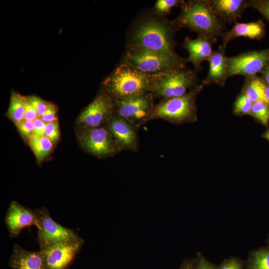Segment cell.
<instances>
[{"instance_id":"11","label":"cell","mask_w":269,"mask_h":269,"mask_svg":"<svg viewBox=\"0 0 269 269\" xmlns=\"http://www.w3.org/2000/svg\"><path fill=\"white\" fill-rule=\"evenodd\" d=\"M114 112V100L103 90L82 111L78 117V122L85 129L101 127L109 122Z\"/></svg>"},{"instance_id":"33","label":"cell","mask_w":269,"mask_h":269,"mask_svg":"<svg viewBox=\"0 0 269 269\" xmlns=\"http://www.w3.org/2000/svg\"><path fill=\"white\" fill-rule=\"evenodd\" d=\"M198 263L196 269H216L217 265L210 262L201 253L197 255Z\"/></svg>"},{"instance_id":"24","label":"cell","mask_w":269,"mask_h":269,"mask_svg":"<svg viewBox=\"0 0 269 269\" xmlns=\"http://www.w3.org/2000/svg\"><path fill=\"white\" fill-rule=\"evenodd\" d=\"M251 116L265 127L269 123V105L263 101L254 103Z\"/></svg>"},{"instance_id":"12","label":"cell","mask_w":269,"mask_h":269,"mask_svg":"<svg viewBox=\"0 0 269 269\" xmlns=\"http://www.w3.org/2000/svg\"><path fill=\"white\" fill-rule=\"evenodd\" d=\"M84 243L80 239L48 246L42 251L45 269H66L74 260Z\"/></svg>"},{"instance_id":"15","label":"cell","mask_w":269,"mask_h":269,"mask_svg":"<svg viewBox=\"0 0 269 269\" xmlns=\"http://www.w3.org/2000/svg\"><path fill=\"white\" fill-rule=\"evenodd\" d=\"M217 41V37L200 35H197L195 39L188 36L185 38L182 46L189 53L186 61L193 64L196 73L202 69V62L209 61L214 51L213 45Z\"/></svg>"},{"instance_id":"1","label":"cell","mask_w":269,"mask_h":269,"mask_svg":"<svg viewBox=\"0 0 269 269\" xmlns=\"http://www.w3.org/2000/svg\"><path fill=\"white\" fill-rule=\"evenodd\" d=\"M180 29L173 20L150 13L135 23L127 48L141 49L176 56L175 36Z\"/></svg>"},{"instance_id":"30","label":"cell","mask_w":269,"mask_h":269,"mask_svg":"<svg viewBox=\"0 0 269 269\" xmlns=\"http://www.w3.org/2000/svg\"><path fill=\"white\" fill-rule=\"evenodd\" d=\"M59 129L57 121L46 123L45 135L52 142H55L59 137Z\"/></svg>"},{"instance_id":"23","label":"cell","mask_w":269,"mask_h":269,"mask_svg":"<svg viewBox=\"0 0 269 269\" xmlns=\"http://www.w3.org/2000/svg\"><path fill=\"white\" fill-rule=\"evenodd\" d=\"M24 98L13 92L11 95L7 115L16 125L24 119Z\"/></svg>"},{"instance_id":"21","label":"cell","mask_w":269,"mask_h":269,"mask_svg":"<svg viewBox=\"0 0 269 269\" xmlns=\"http://www.w3.org/2000/svg\"><path fill=\"white\" fill-rule=\"evenodd\" d=\"M245 266V269H269V246L250 251Z\"/></svg>"},{"instance_id":"7","label":"cell","mask_w":269,"mask_h":269,"mask_svg":"<svg viewBox=\"0 0 269 269\" xmlns=\"http://www.w3.org/2000/svg\"><path fill=\"white\" fill-rule=\"evenodd\" d=\"M228 78L242 75L245 78L257 75L269 66V48L248 50L236 56H227Z\"/></svg>"},{"instance_id":"32","label":"cell","mask_w":269,"mask_h":269,"mask_svg":"<svg viewBox=\"0 0 269 269\" xmlns=\"http://www.w3.org/2000/svg\"><path fill=\"white\" fill-rule=\"evenodd\" d=\"M25 113L24 120L34 122L38 117V114L26 98H24Z\"/></svg>"},{"instance_id":"5","label":"cell","mask_w":269,"mask_h":269,"mask_svg":"<svg viewBox=\"0 0 269 269\" xmlns=\"http://www.w3.org/2000/svg\"><path fill=\"white\" fill-rule=\"evenodd\" d=\"M150 93L161 100L182 96L199 85L197 73L187 67L154 74Z\"/></svg>"},{"instance_id":"19","label":"cell","mask_w":269,"mask_h":269,"mask_svg":"<svg viewBox=\"0 0 269 269\" xmlns=\"http://www.w3.org/2000/svg\"><path fill=\"white\" fill-rule=\"evenodd\" d=\"M265 25L261 20L247 23L236 21L229 30L221 35L222 43L227 44L231 40L240 37L260 40L265 34Z\"/></svg>"},{"instance_id":"26","label":"cell","mask_w":269,"mask_h":269,"mask_svg":"<svg viewBox=\"0 0 269 269\" xmlns=\"http://www.w3.org/2000/svg\"><path fill=\"white\" fill-rule=\"evenodd\" d=\"M182 0H157L150 12L154 14L165 16L175 6H180Z\"/></svg>"},{"instance_id":"8","label":"cell","mask_w":269,"mask_h":269,"mask_svg":"<svg viewBox=\"0 0 269 269\" xmlns=\"http://www.w3.org/2000/svg\"><path fill=\"white\" fill-rule=\"evenodd\" d=\"M154 97L150 92L125 99L114 100V115L142 126L144 120L152 112Z\"/></svg>"},{"instance_id":"18","label":"cell","mask_w":269,"mask_h":269,"mask_svg":"<svg viewBox=\"0 0 269 269\" xmlns=\"http://www.w3.org/2000/svg\"><path fill=\"white\" fill-rule=\"evenodd\" d=\"M13 269H45L41 251H29L15 245L8 262Z\"/></svg>"},{"instance_id":"28","label":"cell","mask_w":269,"mask_h":269,"mask_svg":"<svg viewBox=\"0 0 269 269\" xmlns=\"http://www.w3.org/2000/svg\"><path fill=\"white\" fill-rule=\"evenodd\" d=\"M247 7H252L257 10L269 21V0H248Z\"/></svg>"},{"instance_id":"35","label":"cell","mask_w":269,"mask_h":269,"mask_svg":"<svg viewBox=\"0 0 269 269\" xmlns=\"http://www.w3.org/2000/svg\"><path fill=\"white\" fill-rule=\"evenodd\" d=\"M34 134L38 136L45 135L46 123L41 119L37 118L34 122Z\"/></svg>"},{"instance_id":"40","label":"cell","mask_w":269,"mask_h":269,"mask_svg":"<svg viewBox=\"0 0 269 269\" xmlns=\"http://www.w3.org/2000/svg\"><path fill=\"white\" fill-rule=\"evenodd\" d=\"M266 243L267 244V245H269V234L266 240Z\"/></svg>"},{"instance_id":"20","label":"cell","mask_w":269,"mask_h":269,"mask_svg":"<svg viewBox=\"0 0 269 269\" xmlns=\"http://www.w3.org/2000/svg\"><path fill=\"white\" fill-rule=\"evenodd\" d=\"M266 84L257 75L245 78L241 93L246 95L253 103L263 101L269 105L266 97Z\"/></svg>"},{"instance_id":"38","label":"cell","mask_w":269,"mask_h":269,"mask_svg":"<svg viewBox=\"0 0 269 269\" xmlns=\"http://www.w3.org/2000/svg\"><path fill=\"white\" fill-rule=\"evenodd\" d=\"M262 136L269 141V129L263 134Z\"/></svg>"},{"instance_id":"31","label":"cell","mask_w":269,"mask_h":269,"mask_svg":"<svg viewBox=\"0 0 269 269\" xmlns=\"http://www.w3.org/2000/svg\"><path fill=\"white\" fill-rule=\"evenodd\" d=\"M16 125L19 131L24 136L30 138L34 134L33 122L24 120Z\"/></svg>"},{"instance_id":"17","label":"cell","mask_w":269,"mask_h":269,"mask_svg":"<svg viewBox=\"0 0 269 269\" xmlns=\"http://www.w3.org/2000/svg\"><path fill=\"white\" fill-rule=\"evenodd\" d=\"M216 14L224 23L232 24L237 21L247 8V0H208Z\"/></svg>"},{"instance_id":"4","label":"cell","mask_w":269,"mask_h":269,"mask_svg":"<svg viewBox=\"0 0 269 269\" xmlns=\"http://www.w3.org/2000/svg\"><path fill=\"white\" fill-rule=\"evenodd\" d=\"M204 87L201 83L182 96L161 100L154 105L152 112L144 120L143 125L155 119H163L173 124L196 121V98Z\"/></svg>"},{"instance_id":"3","label":"cell","mask_w":269,"mask_h":269,"mask_svg":"<svg viewBox=\"0 0 269 269\" xmlns=\"http://www.w3.org/2000/svg\"><path fill=\"white\" fill-rule=\"evenodd\" d=\"M155 74L144 73L123 61L104 82L114 100L150 92Z\"/></svg>"},{"instance_id":"39","label":"cell","mask_w":269,"mask_h":269,"mask_svg":"<svg viewBox=\"0 0 269 269\" xmlns=\"http://www.w3.org/2000/svg\"><path fill=\"white\" fill-rule=\"evenodd\" d=\"M265 93L266 97L269 102V86H267V85L265 89Z\"/></svg>"},{"instance_id":"25","label":"cell","mask_w":269,"mask_h":269,"mask_svg":"<svg viewBox=\"0 0 269 269\" xmlns=\"http://www.w3.org/2000/svg\"><path fill=\"white\" fill-rule=\"evenodd\" d=\"M253 104L246 95L241 93L234 102V113L239 116L251 115Z\"/></svg>"},{"instance_id":"16","label":"cell","mask_w":269,"mask_h":269,"mask_svg":"<svg viewBox=\"0 0 269 269\" xmlns=\"http://www.w3.org/2000/svg\"><path fill=\"white\" fill-rule=\"evenodd\" d=\"M227 44L222 43L216 50H214L209 61V71L201 84L208 85L215 84L220 87L225 86L228 76L227 56L226 51Z\"/></svg>"},{"instance_id":"14","label":"cell","mask_w":269,"mask_h":269,"mask_svg":"<svg viewBox=\"0 0 269 269\" xmlns=\"http://www.w3.org/2000/svg\"><path fill=\"white\" fill-rule=\"evenodd\" d=\"M5 222L11 238L16 237L25 228L35 225L40 227L36 211H32L17 202H11L5 218Z\"/></svg>"},{"instance_id":"34","label":"cell","mask_w":269,"mask_h":269,"mask_svg":"<svg viewBox=\"0 0 269 269\" xmlns=\"http://www.w3.org/2000/svg\"><path fill=\"white\" fill-rule=\"evenodd\" d=\"M57 109L56 107L51 104H49L48 108L41 117V119L45 123L53 122L57 121Z\"/></svg>"},{"instance_id":"2","label":"cell","mask_w":269,"mask_h":269,"mask_svg":"<svg viewBox=\"0 0 269 269\" xmlns=\"http://www.w3.org/2000/svg\"><path fill=\"white\" fill-rule=\"evenodd\" d=\"M180 6L179 14L173 20L179 29L185 28L197 35L217 37L227 28L208 0H182Z\"/></svg>"},{"instance_id":"13","label":"cell","mask_w":269,"mask_h":269,"mask_svg":"<svg viewBox=\"0 0 269 269\" xmlns=\"http://www.w3.org/2000/svg\"><path fill=\"white\" fill-rule=\"evenodd\" d=\"M118 143L121 151L136 152L138 149V127L128 121L114 115L106 128Z\"/></svg>"},{"instance_id":"10","label":"cell","mask_w":269,"mask_h":269,"mask_svg":"<svg viewBox=\"0 0 269 269\" xmlns=\"http://www.w3.org/2000/svg\"><path fill=\"white\" fill-rule=\"evenodd\" d=\"M80 141L87 151L99 157L113 156L121 151L108 130L102 126L85 128Z\"/></svg>"},{"instance_id":"9","label":"cell","mask_w":269,"mask_h":269,"mask_svg":"<svg viewBox=\"0 0 269 269\" xmlns=\"http://www.w3.org/2000/svg\"><path fill=\"white\" fill-rule=\"evenodd\" d=\"M36 211L40 224L37 241L40 250L55 244L73 241L81 238L74 230L64 227L53 220L45 207H42Z\"/></svg>"},{"instance_id":"22","label":"cell","mask_w":269,"mask_h":269,"mask_svg":"<svg viewBox=\"0 0 269 269\" xmlns=\"http://www.w3.org/2000/svg\"><path fill=\"white\" fill-rule=\"evenodd\" d=\"M29 139L30 146L37 160L46 158L52 150V142L45 135L38 136L33 134Z\"/></svg>"},{"instance_id":"37","label":"cell","mask_w":269,"mask_h":269,"mask_svg":"<svg viewBox=\"0 0 269 269\" xmlns=\"http://www.w3.org/2000/svg\"><path fill=\"white\" fill-rule=\"evenodd\" d=\"M261 73L262 75L261 78L265 84L269 86V66L263 70Z\"/></svg>"},{"instance_id":"36","label":"cell","mask_w":269,"mask_h":269,"mask_svg":"<svg viewBox=\"0 0 269 269\" xmlns=\"http://www.w3.org/2000/svg\"><path fill=\"white\" fill-rule=\"evenodd\" d=\"M197 263V257L191 259H185L181 265L179 269H196Z\"/></svg>"},{"instance_id":"6","label":"cell","mask_w":269,"mask_h":269,"mask_svg":"<svg viewBox=\"0 0 269 269\" xmlns=\"http://www.w3.org/2000/svg\"><path fill=\"white\" fill-rule=\"evenodd\" d=\"M124 61L149 74L187 67L186 59L178 55L171 56L137 48H127Z\"/></svg>"},{"instance_id":"29","label":"cell","mask_w":269,"mask_h":269,"mask_svg":"<svg viewBox=\"0 0 269 269\" xmlns=\"http://www.w3.org/2000/svg\"><path fill=\"white\" fill-rule=\"evenodd\" d=\"M26 98L36 110L38 117H41L46 112L49 104L35 96H29Z\"/></svg>"},{"instance_id":"27","label":"cell","mask_w":269,"mask_h":269,"mask_svg":"<svg viewBox=\"0 0 269 269\" xmlns=\"http://www.w3.org/2000/svg\"><path fill=\"white\" fill-rule=\"evenodd\" d=\"M216 269H245V262L237 257L224 259Z\"/></svg>"}]
</instances>
